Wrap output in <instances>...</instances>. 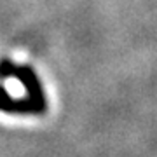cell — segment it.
Returning <instances> with one entry per match:
<instances>
[{"instance_id": "1", "label": "cell", "mask_w": 157, "mask_h": 157, "mask_svg": "<svg viewBox=\"0 0 157 157\" xmlns=\"http://www.w3.org/2000/svg\"><path fill=\"white\" fill-rule=\"evenodd\" d=\"M0 77H16L26 87L28 96L39 101H45L42 82L30 67H17V65H12L11 61H2L0 63Z\"/></svg>"}, {"instance_id": "2", "label": "cell", "mask_w": 157, "mask_h": 157, "mask_svg": "<svg viewBox=\"0 0 157 157\" xmlns=\"http://www.w3.org/2000/svg\"><path fill=\"white\" fill-rule=\"evenodd\" d=\"M47 108L45 101L28 98H11L4 87H0V110L4 112H14V113H44Z\"/></svg>"}]
</instances>
